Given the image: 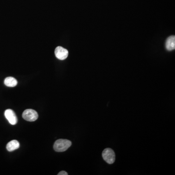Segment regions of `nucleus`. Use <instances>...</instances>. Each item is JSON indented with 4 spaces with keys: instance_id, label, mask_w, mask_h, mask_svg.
Segmentation results:
<instances>
[{
    "instance_id": "39448f33",
    "label": "nucleus",
    "mask_w": 175,
    "mask_h": 175,
    "mask_svg": "<svg viewBox=\"0 0 175 175\" xmlns=\"http://www.w3.org/2000/svg\"><path fill=\"white\" fill-rule=\"evenodd\" d=\"M5 118L8 121L9 123L12 125H15L17 123L18 119L15 113L11 109H8L4 112Z\"/></svg>"
},
{
    "instance_id": "6e6552de",
    "label": "nucleus",
    "mask_w": 175,
    "mask_h": 175,
    "mask_svg": "<svg viewBox=\"0 0 175 175\" xmlns=\"http://www.w3.org/2000/svg\"><path fill=\"white\" fill-rule=\"evenodd\" d=\"M4 83L7 87H14L17 85L18 81L13 77H7L4 79Z\"/></svg>"
},
{
    "instance_id": "20e7f679",
    "label": "nucleus",
    "mask_w": 175,
    "mask_h": 175,
    "mask_svg": "<svg viewBox=\"0 0 175 175\" xmlns=\"http://www.w3.org/2000/svg\"><path fill=\"white\" fill-rule=\"evenodd\" d=\"M54 54L57 58L58 60H64L68 56V51L62 47L58 46L56 48L54 51Z\"/></svg>"
},
{
    "instance_id": "f257e3e1",
    "label": "nucleus",
    "mask_w": 175,
    "mask_h": 175,
    "mask_svg": "<svg viewBox=\"0 0 175 175\" xmlns=\"http://www.w3.org/2000/svg\"><path fill=\"white\" fill-rule=\"evenodd\" d=\"M71 145V142L69 140L67 139H58L54 143V149L56 151L61 152L67 150Z\"/></svg>"
},
{
    "instance_id": "1a4fd4ad",
    "label": "nucleus",
    "mask_w": 175,
    "mask_h": 175,
    "mask_svg": "<svg viewBox=\"0 0 175 175\" xmlns=\"http://www.w3.org/2000/svg\"><path fill=\"white\" fill-rule=\"evenodd\" d=\"M58 175H68V174L66 172V171H62L61 172H60L58 174Z\"/></svg>"
},
{
    "instance_id": "f03ea898",
    "label": "nucleus",
    "mask_w": 175,
    "mask_h": 175,
    "mask_svg": "<svg viewBox=\"0 0 175 175\" xmlns=\"http://www.w3.org/2000/svg\"><path fill=\"white\" fill-rule=\"evenodd\" d=\"M102 157L106 162L109 165L114 163L115 161V154L114 151L110 148H106L102 152Z\"/></svg>"
},
{
    "instance_id": "7ed1b4c3",
    "label": "nucleus",
    "mask_w": 175,
    "mask_h": 175,
    "mask_svg": "<svg viewBox=\"0 0 175 175\" xmlns=\"http://www.w3.org/2000/svg\"><path fill=\"white\" fill-rule=\"evenodd\" d=\"M38 112L32 109H27L22 113V117L24 119L29 122H34L38 118Z\"/></svg>"
},
{
    "instance_id": "423d86ee",
    "label": "nucleus",
    "mask_w": 175,
    "mask_h": 175,
    "mask_svg": "<svg viewBox=\"0 0 175 175\" xmlns=\"http://www.w3.org/2000/svg\"><path fill=\"white\" fill-rule=\"evenodd\" d=\"M166 49L168 51H172L175 49V36H171L167 38L165 42Z\"/></svg>"
},
{
    "instance_id": "0eeeda50",
    "label": "nucleus",
    "mask_w": 175,
    "mask_h": 175,
    "mask_svg": "<svg viewBox=\"0 0 175 175\" xmlns=\"http://www.w3.org/2000/svg\"><path fill=\"white\" fill-rule=\"evenodd\" d=\"M19 143L17 140H12L9 141L7 145V149L8 151L11 152L18 149L19 147Z\"/></svg>"
}]
</instances>
